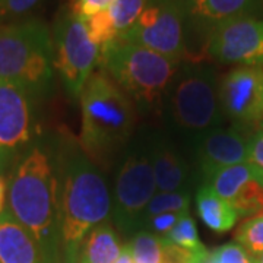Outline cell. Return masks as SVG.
<instances>
[{
  "mask_svg": "<svg viewBox=\"0 0 263 263\" xmlns=\"http://www.w3.org/2000/svg\"><path fill=\"white\" fill-rule=\"evenodd\" d=\"M8 209L35 238L44 263H56L60 245L59 154L34 142L10 170Z\"/></svg>",
  "mask_w": 263,
  "mask_h": 263,
  "instance_id": "obj_1",
  "label": "cell"
},
{
  "mask_svg": "<svg viewBox=\"0 0 263 263\" xmlns=\"http://www.w3.org/2000/svg\"><path fill=\"white\" fill-rule=\"evenodd\" d=\"M60 245L65 263H78L81 245L111 215V196L101 170L82 148L66 143L59 152Z\"/></svg>",
  "mask_w": 263,
  "mask_h": 263,
  "instance_id": "obj_2",
  "label": "cell"
},
{
  "mask_svg": "<svg viewBox=\"0 0 263 263\" xmlns=\"http://www.w3.org/2000/svg\"><path fill=\"white\" fill-rule=\"evenodd\" d=\"M81 148L104 164L130 138L135 104L101 69H95L81 92Z\"/></svg>",
  "mask_w": 263,
  "mask_h": 263,
  "instance_id": "obj_3",
  "label": "cell"
},
{
  "mask_svg": "<svg viewBox=\"0 0 263 263\" xmlns=\"http://www.w3.org/2000/svg\"><path fill=\"white\" fill-rule=\"evenodd\" d=\"M97 66L145 111L158 108L167 98L180 69V63L168 57L120 40L100 48Z\"/></svg>",
  "mask_w": 263,
  "mask_h": 263,
  "instance_id": "obj_4",
  "label": "cell"
},
{
  "mask_svg": "<svg viewBox=\"0 0 263 263\" xmlns=\"http://www.w3.org/2000/svg\"><path fill=\"white\" fill-rule=\"evenodd\" d=\"M54 72L53 37L43 21L0 25V81L18 85L38 100L51 89Z\"/></svg>",
  "mask_w": 263,
  "mask_h": 263,
  "instance_id": "obj_5",
  "label": "cell"
},
{
  "mask_svg": "<svg viewBox=\"0 0 263 263\" xmlns=\"http://www.w3.org/2000/svg\"><path fill=\"white\" fill-rule=\"evenodd\" d=\"M167 100L176 127L195 138L218 129L226 119L219 101V81L208 66H180Z\"/></svg>",
  "mask_w": 263,
  "mask_h": 263,
  "instance_id": "obj_6",
  "label": "cell"
},
{
  "mask_svg": "<svg viewBox=\"0 0 263 263\" xmlns=\"http://www.w3.org/2000/svg\"><path fill=\"white\" fill-rule=\"evenodd\" d=\"M54 70L70 98L78 100L88 78L95 70L100 47L89 37L84 19L69 8L60 10L53 27Z\"/></svg>",
  "mask_w": 263,
  "mask_h": 263,
  "instance_id": "obj_7",
  "label": "cell"
},
{
  "mask_svg": "<svg viewBox=\"0 0 263 263\" xmlns=\"http://www.w3.org/2000/svg\"><path fill=\"white\" fill-rule=\"evenodd\" d=\"M186 18L177 0H149L135 25L117 40L149 48L181 65L187 56Z\"/></svg>",
  "mask_w": 263,
  "mask_h": 263,
  "instance_id": "obj_8",
  "label": "cell"
},
{
  "mask_svg": "<svg viewBox=\"0 0 263 263\" xmlns=\"http://www.w3.org/2000/svg\"><path fill=\"white\" fill-rule=\"evenodd\" d=\"M155 190L149 149L132 148L124 157L114 183L111 215L116 226L124 233L139 230L143 212Z\"/></svg>",
  "mask_w": 263,
  "mask_h": 263,
  "instance_id": "obj_9",
  "label": "cell"
},
{
  "mask_svg": "<svg viewBox=\"0 0 263 263\" xmlns=\"http://www.w3.org/2000/svg\"><path fill=\"white\" fill-rule=\"evenodd\" d=\"M37 98L18 85L0 81V155L5 171L34 143Z\"/></svg>",
  "mask_w": 263,
  "mask_h": 263,
  "instance_id": "obj_10",
  "label": "cell"
},
{
  "mask_svg": "<svg viewBox=\"0 0 263 263\" xmlns=\"http://www.w3.org/2000/svg\"><path fill=\"white\" fill-rule=\"evenodd\" d=\"M205 51L219 63L263 67V19H230L206 34Z\"/></svg>",
  "mask_w": 263,
  "mask_h": 263,
  "instance_id": "obj_11",
  "label": "cell"
},
{
  "mask_svg": "<svg viewBox=\"0 0 263 263\" xmlns=\"http://www.w3.org/2000/svg\"><path fill=\"white\" fill-rule=\"evenodd\" d=\"M219 101L226 119L246 129L263 122V67L238 66L219 79Z\"/></svg>",
  "mask_w": 263,
  "mask_h": 263,
  "instance_id": "obj_12",
  "label": "cell"
},
{
  "mask_svg": "<svg viewBox=\"0 0 263 263\" xmlns=\"http://www.w3.org/2000/svg\"><path fill=\"white\" fill-rule=\"evenodd\" d=\"M252 129L233 124L231 127L211 130L196 138V167L202 184L216 171L247 162Z\"/></svg>",
  "mask_w": 263,
  "mask_h": 263,
  "instance_id": "obj_13",
  "label": "cell"
},
{
  "mask_svg": "<svg viewBox=\"0 0 263 263\" xmlns=\"http://www.w3.org/2000/svg\"><path fill=\"white\" fill-rule=\"evenodd\" d=\"M154 179L158 192H186L190 181V167L179 151L164 139L149 146Z\"/></svg>",
  "mask_w": 263,
  "mask_h": 263,
  "instance_id": "obj_14",
  "label": "cell"
},
{
  "mask_svg": "<svg viewBox=\"0 0 263 263\" xmlns=\"http://www.w3.org/2000/svg\"><path fill=\"white\" fill-rule=\"evenodd\" d=\"M0 262L44 263L35 238L8 208L0 214Z\"/></svg>",
  "mask_w": 263,
  "mask_h": 263,
  "instance_id": "obj_15",
  "label": "cell"
},
{
  "mask_svg": "<svg viewBox=\"0 0 263 263\" xmlns=\"http://www.w3.org/2000/svg\"><path fill=\"white\" fill-rule=\"evenodd\" d=\"M262 3L263 0H203L189 18L208 34L226 21L253 16Z\"/></svg>",
  "mask_w": 263,
  "mask_h": 263,
  "instance_id": "obj_16",
  "label": "cell"
},
{
  "mask_svg": "<svg viewBox=\"0 0 263 263\" xmlns=\"http://www.w3.org/2000/svg\"><path fill=\"white\" fill-rule=\"evenodd\" d=\"M196 211L200 221L218 234L233 230L240 218L234 206L218 196L208 184H202L197 190Z\"/></svg>",
  "mask_w": 263,
  "mask_h": 263,
  "instance_id": "obj_17",
  "label": "cell"
},
{
  "mask_svg": "<svg viewBox=\"0 0 263 263\" xmlns=\"http://www.w3.org/2000/svg\"><path fill=\"white\" fill-rule=\"evenodd\" d=\"M122 245L110 221H104L86 235L78 263H114L122 253Z\"/></svg>",
  "mask_w": 263,
  "mask_h": 263,
  "instance_id": "obj_18",
  "label": "cell"
},
{
  "mask_svg": "<svg viewBox=\"0 0 263 263\" xmlns=\"http://www.w3.org/2000/svg\"><path fill=\"white\" fill-rule=\"evenodd\" d=\"M253 180H257L254 171L247 162H243V164H237V165L226 167V168L216 171L215 174L203 184L211 186V189L218 196H221L231 203L233 200H235L241 195V192Z\"/></svg>",
  "mask_w": 263,
  "mask_h": 263,
  "instance_id": "obj_19",
  "label": "cell"
},
{
  "mask_svg": "<svg viewBox=\"0 0 263 263\" xmlns=\"http://www.w3.org/2000/svg\"><path fill=\"white\" fill-rule=\"evenodd\" d=\"M135 263H162L165 241L146 230L136 231L129 243Z\"/></svg>",
  "mask_w": 263,
  "mask_h": 263,
  "instance_id": "obj_20",
  "label": "cell"
},
{
  "mask_svg": "<svg viewBox=\"0 0 263 263\" xmlns=\"http://www.w3.org/2000/svg\"><path fill=\"white\" fill-rule=\"evenodd\" d=\"M235 243L241 246L256 260L263 254V212L249 216L235 230Z\"/></svg>",
  "mask_w": 263,
  "mask_h": 263,
  "instance_id": "obj_21",
  "label": "cell"
},
{
  "mask_svg": "<svg viewBox=\"0 0 263 263\" xmlns=\"http://www.w3.org/2000/svg\"><path fill=\"white\" fill-rule=\"evenodd\" d=\"M149 0H114L108 8L110 18L119 37L135 25Z\"/></svg>",
  "mask_w": 263,
  "mask_h": 263,
  "instance_id": "obj_22",
  "label": "cell"
},
{
  "mask_svg": "<svg viewBox=\"0 0 263 263\" xmlns=\"http://www.w3.org/2000/svg\"><path fill=\"white\" fill-rule=\"evenodd\" d=\"M162 240L168 241L171 245L180 246L183 249H187L193 253H200V252L208 250L206 247L203 246V243L200 241L195 219L190 216L189 212H186L184 215L180 218L179 222L174 226V228Z\"/></svg>",
  "mask_w": 263,
  "mask_h": 263,
  "instance_id": "obj_23",
  "label": "cell"
},
{
  "mask_svg": "<svg viewBox=\"0 0 263 263\" xmlns=\"http://www.w3.org/2000/svg\"><path fill=\"white\" fill-rule=\"evenodd\" d=\"M189 206H190L189 192H158L152 196L145 209L142 222L149 216L160 215L165 212H184L189 211Z\"/></svg>",
  "mask_w": 263,
  "mask_h": 263,
  "instance_id": "obj_24",
  "label": "cell"
},
{
  "mask_svg": "<svg viewBox=\"0 0 263 263\" xmlns=\"http://www.w3.org/2000/svg\"><path fill=\"white\" fill-rule=\"evenodd\" d=\"M85 22H86L89 37L92 38V41L100 48L113 43L119 38V34L114 28L113 21L110 18L108 10H103L94 16H91L89 19H86Z\"/></svg>",
  "mask_w": 263,
  "mask_h": 263,
  "instance_id": "obj_25",
  "label": "cell"
},
{
  "mask_svg": "<svg viewBox=\"0 0 263 263\" xmlns=\"http://www.w3.org/2000/svg\"><path fill=\"white\" fill-rule=\"evenodd\" d=\"M211 263H254L250 254L238 243L231 241L216 247L214 252L209 254Z\"/></svg>",
  "mask_w": 263,
  "mask_h": 263,
  "instance_id": "obj_26",
  "label": "cell"
},
{
  "mask_svg": "<svg viewBox=\"0 0 263 263\" xmlns=\"http://www.w3.org/2000/svg\"><path fill=\"white\" fill-rule=\"evenodd\" d=\"M189 211L184 212H165V214H160V215H154L143 219L141 228L146 230L152 234L158 235L161 238H164L168 234L170 231L174 228V226L179 222V219Z\"/></svg>",
  "mask_w": 263,
  "mask_h": 263,
  "instance_id": "obj_27",
  "label": "cell"
},
{
  "mask_svg": "<svg viewBox=\"0 0 263 263\" xmlns=\"http://www.w3.org/2000/svg\"><path fill=\"white\" fill-rule=\"evenodd\" d=\"M247 164L252 167L256 179L263 186V129H254L249 141Z\"/></svg>",
  "mask_w": 263,
  "mask_h": 263,
  "instance_id": "obj_28",
  "label": "cell"
},
{
  "mask_svg": "<svg viewBox=\"0 0 263 263\" xmlns=\"http://www.w3.org/2000/svg\"><path fill=\"white\" fill-rule=\"evenodd\" d=\"M43 0H2L0 3V22L16 19L27 15L37 8Z\"/></svg>",
  "mask_w": 263,
  "mask_h": 263,
  "instance_id": "obj_29",
  "label": "cell"
},
{
  "mask_svg": "<svg viewBox=\"0 0 263 263\" xmlns=\"http://www.w3.org/2000/svg\"><path fill=\"white\" fill-rule=\"evenodd\" d=\"M114 0H72L69 9L78 18L89 19L97 13L107 10Z\"/></svg>",
  "mask_w": 263,
  "mask_h": 263,
  "instance_id": "obj_30",
  "label": "cell"
},
{
  "mask_svg": "<svg viewBox=\"0 0 263 263\" xmlns=\"http://www.w3.org/2000/svg\"><path fill=\"white\" fill-rule=\"evenodd\" d=\"M180 5H181V8L183 10L186 12V15H187V18L196 10V8L203 2V0H177Z\"/></svg>",
  "mask_w": 263,
  "mask_h": 263,
  "instance_id": "obj_31",
  "label": "cell"
},
{
  "mask_svg": "<svg viewBox=\"0 0 263 263\" xmlns=\"http://www.w3.org/2000/svg\"><path fill=\"white\" fill-rule=\"evenodd\" d=\"M6 193H8V180L0 176V214L6 209Z\"/></svg>",
  "mask_w": 263,
  "mask_h": 263,
  "instance_id": "obj_32",
  "label": "cell"
},
{
  "mask_svg": "<svg viewBox=\"0 0 263 263\" xmlns=\"http://www.w3.org/2000/svg\"><path fill=\"white\" fill-rule=\"evenodd\" d=\"M114 263H133V256H132V250L129 243L126 246H123L122 253L117 257V260Z\"/></svg>",
  "mask_w": 263,
  "mask_h": 263,
  "instance_id": "obj_33",
  "label": "cell"
},
{
  "mask_svg": "<svg viewBox=\"0 0 263 263\" xmlns=\"http://www.w3.org/2000/svg\"><path fill=\"white\" fill-rule=\"evenodd\" d=\"M3 171H5V167H3V161H2V155H0V176H3Z\"/></svg>",
  "mask_w": 263,
  "mask_h": 263,
  "instance_id": "obj_34",
  "label": "cell"
},
{
  "mask_svg": "<svg viewBox=\"0 0 263 263\" xmlns=\"http://www.w3.org/2000/svg\"><path fill=\"white\" fill-rule=\"evenodd\" d=\"M254 263H263V254H260V256L254 260Z\"/></svg>",
  "mask_w": 263,
  "mask_h": 263,
  "instance_id": "obj_35",
  "label": "cell"
},
{
  "mask_svg": "<svg viewBox=\"0 0 263 263\" xmlns=\"http://www.w3.org/2000/svg\"><path fill=\"white\" fill-rule=\"evenodd\" d=\"M259 127H260V129H263V122L260 123V126H259Z\"/></svg>",
  "mask_w": 263,
  "mask_h": 263,
  "instance_id": "obj_36",
  "label": "cell"
},
{
  "mask_svg": "<svg viewBox=\"0 0 263 263\" xmlns=\"http://www.w3.org/2000/svg\"><path fill=\"white\" fill-rule=\"evenodd\" d=\"M0 3H2V0H0Z\"/></svg>",
  "mask_w": 263,
  "mask_h": 263,
  "instance_id": "obj_37",
  "label": "cell"
},
{
  "mask_svg": "<svg viewBox=\"0 0 263 263\" xmlns=\"http://www.w3.org/2000/svg\"><path fill=\"white\" fill-rule=\"evenodd\" d=\"M209 263H211V262H209Z\"/></svg>",
  "mask_w": 263,
  "mask_h": 263,
  "instance_id": "obj_38",
  "label": "cell"
},
{
  "mask_svg": "<svg viewBox=\"0 0 263 263\" xmlns=\"http://www.w3.org/2000/svg\"><path fill=\"white\" fill-rule=\"evenodd\" d=\"M0 263H2V262H0Z\"/></svg>",
  "mask_w": 263,
  "mask_h": 263,
  "instance_id": "obj_39",
  "label": "cell"
}]
</instances>
